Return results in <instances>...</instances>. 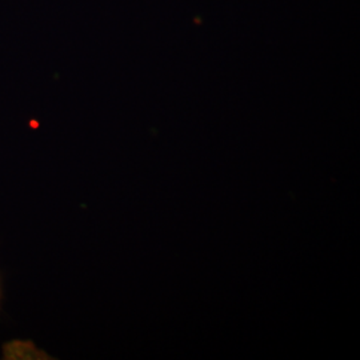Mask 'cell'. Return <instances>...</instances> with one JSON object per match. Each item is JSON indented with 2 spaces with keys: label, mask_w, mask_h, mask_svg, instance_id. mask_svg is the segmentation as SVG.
<instances>
[{
  "label": "cell",
  "mask_w": 360,
  "mask_h": 360,
  "mask_svg": "<svg viewBox=\"0 0 360 360\" xmlns=\"http://www.w3.org/2000/svg\"><path fill=\"white\" fill-rule=\"evenodd\" d=\"M1 300H3V285H1V279H0V306H1Z\"/></svg>",
  "instance_id": "6da1fadb"
}]
</instances>
